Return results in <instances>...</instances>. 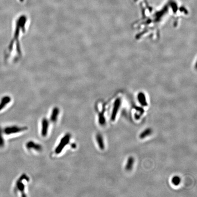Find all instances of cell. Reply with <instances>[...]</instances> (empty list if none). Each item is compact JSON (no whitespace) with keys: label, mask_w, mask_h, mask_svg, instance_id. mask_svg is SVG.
<instances>
[{"label":"cell","mask_w":197,"mask_h":197,"mask_svg":"<svg viewBox=\"0 0 197 197\" xmlns=\"http://www.w3.org/2000/svg\"><path fill=\"white\" fill-rule=\"evenodd\" d=\"M71 139V135L69 134H66L64 135L60 141L59 143L57 145L55 152L56 154H59L64 149V148L69 144Z\"/></svg>","instance_id":"6da1fadb"},{"label":"cell","mask_w":197,"mask_h":197,"mask_svg":"<svg viewBox=\"0 0 197 197\" xmlns=\"http://www.w3.org/2000/svg\"><path fill=\"white\" fill-rule=\"evenodd\" d=\"M26 129L27 128L26 127H19L16 125H13L6 127L4 130V132L7 135H10L20 133L23 131H26Z\"/></svg>","instance_id":"7a4b0ae2"},{"label":"cell","mask_w":197,"mask_h":197,"mask_svg":"<svg viewBox=\"0 0 197 197\" xmlns=\"http://www.w3.org/2000/svg\"><path fill=\"white\" fill-rule=\"evenodd\" d=\"M120 104H121V101L120 99H117L115 100L113 108L112 111L111 113V120L112 121H114L116 119V115L120 107Z\"/></svg>","instance_id":"3957f363"},{"label":"cell","mask_w":197,"mask_h":197,"mask_svg":"<svg viewBox=\"0 0 197 197\" xmlns=\"http://www.w3.org/2000/svg\"><path fill=\"white\" fill-rule=\"evenodd\" d=\"M49 121L46 118L42 120V125H41V135L42 137H46L48 135L49 129Z\"/></svg>","instance_id":"277c9868"},{"label":"cell","mask_w":197,"mask_h":197,"mask_svg":"<svg viewBox=\"0 0 197 197\" xmlns=\"http://www.w3.org/2000/svg\"><path fill=\"white\" fill-rule=\"evenodd\" d=\"M26 148L29 150H33L36 152H40L42 150V147L41 145L36 143L33 141H29L26 144Z\"/></svg>","instance_id":"5b68a950"},{"label":"cell","mask_w":197,"mask_h":197,"mask_svg":"<svg viewBox=\"0 0 197 197\" xmlns=\"http://www.w3.org/2000/svg\"><path fill=\"white\" fill-rule=\"evenodd\" d=\"M26 176L25 175H22L19 178L16 182V186L17 187V190L22 193L24 192L25 189V184L23 183V181Z\"/></svg>","instance_id":"8992f818"},{"label":"cell","mask_w":197,"mask_h":197,"mask_svg":"<svg viewBox=\"0 0 197 197\" xmlns=\"http://www.w3.org/2000/svg\"><path fill=\"white\" fill-rule=\"evenodd\" d=\"M59 110L58 108L55 107L53 109L51 114L50 117V120L51 122H54L57 121L59 115Z\"/></svg>","instance_id":"52a82bcc"},{"label":"cell","mask_w":197,"mask_h":197,"mask_svg":"<svg viewBox=\"0 0 197 197\" xmlns=\"http://www.w3.org/2000/svg\"><path fill=\"white\" fill-rule=\"evenodd\" d=\"M96 139L97 143L98 145L99 148L102 150L104 149V142L103 138L101 135L100 134H97Z\"/></svg>","instance_id":"ba28073f"},{"label":"cell","mask_w":197,"mask_h":197,"mask_svg":"<svg viewBox=\"0 0 197 197\" xmlns=\"http://www.w3.org/2000/svg\"><path fill=\"white\" fill-rule=\"evenodd\" d=\"M134 163V159L133 157H130L127 160L126 162V166H125V169L127 171H130L132 169L133 167V165Z\"/></svg>","instance_id":"9c48e42d"},{"label":"cell","mask_w":197,"mask_h":197,"mask_svg":"<svg viewBox=\"0 0 197 197\" xmlns=\"http://www.w3.org/2000/svg\"><path fill=\"white\" fill-rule=\"evenodd\" d=\"M152 133V130L151 128H148L142 132L140 135V138L141 139H143L148 136H150Z\"/></svg>","instance_id":"30bf717a"},{"label":"cell","mask_w":197,"mask_h":197,"mask_svg":"<svg viewBox=\"0 0 197 197\" xmlns=\"http://www.w3.org/2000/svg\"><path fill=\"white\" fill-rule=\"evenodd\" d=\"M10 101L11 99L8 97L3 98L0 104V110H2L6 105Z\"/></svg>","instance_id":"8fae6325"},{"label":"cell","mask_w":197,"mask_h":197,"mask_svg":"<svg viewBox=\"0 0 197 197\" xmlns=\"http://www.w3.org/2000/svg\"><path fill=\"white\" fill-rule=\"evenodd\" d=\"M138 101L142 106H147V101L143 95H139V96H138Z\"/></svg>","instance_id":"7c38bea8"},{"label":"cell","mask_w":197,"mask_h":197,"mask_svg":"<svg viewBox=\"0 0 197 197\" xmlns=\"http://www.w3.org/2000/svg\"><path fill=\"white\" fill-rule=\"evenodd\" d=\"M171 182H172V184L177 186V185L180 184V182H181V178L178 176H174L172 178Z\"/></svg>","instance_id":"4fadbf2b"},{"label":"cell","mask_w":197,"mask_h":197,"mask_svg":"<svg viewBox=\"0 0 197 197\" xmlns=\"http://www.w3.org/2000/svg\"><path fill=\"white\" fill-rule=\"evenodd\" d=\"M99 123L101 125H104L105 123V118L103 113H101L99 116Z\"/></svg>","instance_id":"5bb4252c"},{"label":"cell","mask_w":197,"mask_h":197,"mask_svg":"<svg viewBox=\"0 0 197 197\" xmlns=\"http://www.w3.org/2000/svg\"><path fill=\"white\" fill-rule=\"evenodd\" d=\"M4 145V140L3 138L2 131L0 127V148L3 147Z\"/></svg>","instance_id":"9a60e30c"},{"label":"cell","mask_w":197,"mask_h":197,"mask_svg":"<svg viewBox=\"0 0 197 197\" xmlns=\"http://www.w3.org/2000/svg\"></svg>","instance_id":"2e32d148"}]
</instances>
